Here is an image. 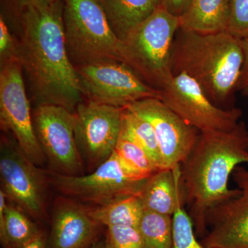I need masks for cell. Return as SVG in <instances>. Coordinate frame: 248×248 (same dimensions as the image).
<instances>
[{
  "label": "cell",
  "mask_w": 248,
  "mask_h": 248,
  "mask_svg": "<svg viewBox=\"0 0 248 248\" xmlns=\"http://www.w3.org/2000/svg\"><path fill=\"white\" fill-rule=\"evenodd\" d=\"M14 25L19 33L17 60L35 107L59 106L74 112L85 98L67 52L62 0L26 8Z\"/></svg>",
  "instance_id": "1"
},
{
  "label": "cell",
  "mask_w": 248,
  "mask_h": 248,
  "mask_svg": "<svg viewBox=\"0 0 248 248\" xmlns=\"http://www.w3.org/2000/svg\"><path fill=\"white\" fill-rule=\"evenodd\" d=\"M245 164H248V133L244 124L230 131L200 132L181 164L183 196L196 234L203 238L210 210L239 194V189L229 188L228 182L235 169Z\"/></svg>",
  "instance_id": "2"
},
{
  "label": "cell",
  "mask_w": 248,
  "mask_h": 248,
  "mask_svg": "<svg viewBox=\"0 0 248 248\" xmlns=\"http://www.w3.org/2000/svg\"><path fill=\"white\" fill-rule=\"evenodd\" d=\"M173 44V75L186 73L217 106L226 104L238 87L244 66L242 42L226 31L200 33L180 29Z\"/></svg>",
  "instance_id": "3"
},
{
  "label": "cell",
  "mask_w": 248,
  "mask_h": 248,
  "mask_svg": "<svg viewBox=\"0 0 248 248\" xmlns=\"http://www.w3.org/2000/svg\"><path fill=\"white\" fill-rule=\"evenodd\" d=\"M179 27V17L160 5L149 17L120 40L121 61L147 84L161 89L173 76L171 55Z\"/></svg>",
  "instance_id": "4"
},
{
  "label": "cell",
  "mask_w": 248,
  "mask_h": 248,
  "mask_svg": "<svg viewBox=\"0 0 248 248\" xmlns=\"http://www.w3.org/2000/svg\"><path fill=\"white\" fill-rule=\"evenodd\" d=\"M62 2L65 42L74 66L121 61L120 40L99 0H62Z\"/></svg>",
  "instance_id": "5"
},
{
  "label": "cell",
  "mask_w": 248,
  "mask_h": 248,
  "mask_svg": "<svg viewBox=\"0 0 248 248\" xmlns=\"http://www.w3.org/2000/svg\"><path fill=\"white\" fill-rule=\"evenodd\" d=\"M49 184L60 195L79 202L104 205L116 200L140 196L147 179L133 175L121 162L115 151L92 172L66 176L50 172Z\"/></svg>",
  "instance_id": "6"
},
{
  "label": "cell",
  "mask_w": 248,
  "mask_h": 248,
  "mask_svg": "<svg viewBox=\"0 0 248 248\" xmlns=\"http://www.w3.org/2000/svg\"><path fill=\"white\" fill-rule=\"evenodd\" d=\"M0 181L8 200L35 219L45 218L48 174L24 154L10 134L1 136L0 142Z\"/></svg>",
  "instance_id": "7"
},
{
  "label": "cell",
  "mask_w": 248,
  "mask_h": 248,
  "mask_svg": "<svg viewBox=\"0 0 248 248\" xmlns=\"http://www.w3.org/2000/svg\"><path fill=\"white\" fill-rule=\"evenodd\" d=\"M76 68L83 95L89 100L119 108L143 99L161 100V91L145 82L123 62H99Z\"/></svg>",
  "instance_id": "8"
},
{
  "label": "cell",
  "mask_w": 248,
  "mask_h": 248,
  "mask_svg": "<svg viewBox=\"0 0 248 248\" xmlns=\"http://www.w3.org/2000/svg\"><path fill=\"white\" fill-rule=\"evenodd\" d=\"M0 124L34 164L42 167L46 162L36 136L24 73L17 60L1 64Z\"/></svg>",
  "instance_id": "9"
},
{
  "label": "cell",
  "mask_w": 248,
  "mask_h": 248,
  "mask_svg": "<svg viewBox=\"0 0 248 248\" xmlns=\"http://www.w3.org/2000/svg\"><path fill=\"white\" fill-rule=\"evenodd\" d=\"M160 91L161 100L200 132L230 131L240 123V109L218 107L186 73L173 75Z\"/></svg>",
  "instance_id": "10"
},
{
  "label": "cell",
  "mask_w": 248,
  "mask_h": 248,
  "mask_svg": "<svg viewBox=\"0 0 248 248\" xmlns=\"http://www.w3.org/2000/svg\"><path fill=\"white\" fill-rule=\"evenodd\" d=\"M37 140L50 172L66 176L84 174V164L75 139V114L55 105L37 106L32 112Z\"/></svg>",
  "instance_id": "11"
},
{
  "label": "cell",
  "mask_w": 248,
  "mask_h": 248,
  "mask_svg": "<svg viewBox=\"0 0 248 248\" xmlns=\"http://www.w3.org/2000/svg\"><path fill=\"white\" fill-rule=\"evenodd\" d=\"M124 108L86 99L75 114V139L90 172L112 155L120 139Z\"/></svg>",
  "instance_id": "12"
},
{
  "label": "cell",
  "mask_w": 248,
  "mask_h": 248,
  "mask_svg": "<svg viewBox=\"0 0 248 248\" xmlns=\"http://www.w3.org/2000/svg\"><path fill=\"white\" fill-rule=\"evenodd\" d=\"M125 108L148 121L154 129L161 169L172 170L181 166L195 146L200 132L160 99H143Z\"/></svg>",
  "instance_id": "13"
},
{
  "label": "cell",
  "mask_w": 248,
  "mask_h": 248,
  "mask_svg": "<svg viewBox=\"0 0 248 248\" xmlns=\"http://www.w3.org/2000/svg\"><path fill=\"white\" fill-rule=\"evenodd\" d=\"M232 177L239 194L208 214V232L201 241L205 248H248V169L237 166Z\"/></svg>",
  "instance_id": "14"
},
{
  "label": "cell",
  "mask_w": 248,
  "mask_h": 248,
  "mask_svg": "<svg viewBox=\"0 0 248 248\" xmlns=\"http://www.w3.org/2000/svg\"><path fill=\"white\" fill-rule=\"evenodd\" d=\"M89 207L60 195L54 203L48 248H91L102 229Z\"/></svg>",
  "instance_id": "15"
},
{
  "label": "cell",
  "mask_w": 248,
  "mask_h": 248,
  "mask_svg": "<svg viewBox=\"0 0 248 248\" xmlns=\"http://www.w3.org/2000/svg\"><path fill=\"white\" fill-rule=\"evenodd\" d=\"M140 197L144 210L172 217L179 201L184 199L181 166L155 173L147 179Z\"/></svg>",
  "instance_id": "16"
},
{
  "label": "cell",
  "mask_w": 248,
  "mask_h": 248,
  "mask_svg": "<svg viewBox=\"0 0 248 248\" xmlns=\"http://www.w3.org/2000/svg\"><path fill=\"white\" fill-rule=\"evenodd\" d=\"M229 0H191L188 8L179 17L180 29L200 33L226 31Z\"/></svg>",
  "instance_id": "17"
},
{
  "label": "cell",
  "mask_w": 248,
  "mask_h": 248,
  "mask_svg": "<svg viewBox=\"0 0 248 248\" xmlns=\"http://www.w3.org/2000/svg\"><path fill=\"white\" fill-rule=\"evenodd\" d=\"M112 30L120 40L149 17L161 0H99Z\"/></svg>",
  "instance_id": "18"
},
{
  "label": "cell",
  "mask_w": 248,
  "mask_h": 248,
  "mask_svg": "<svg viewBox=\"0 0 248 248\" xmlns=\"http://www.w3.org/2000/svg\"><path fill=\"white\" fill-rule=\"evenodd\" d=\"M7 200L0 190V241L4 248H22L42 231L27 213Z\"/></svg>",
  "instance_id": "19"
},
{
  "label": "cell",
  "mask_w": 248,
  "mask_h": 248,
  "mask_svg": "<svg viewBox=\"0 0 248 248\" xmlns=\"http://www.w3.org/2000/svg\"><path fill=\"white\" fill-rule=\"evenodd\" d=\"M89 210L101 226L139 228L144 208L140 196L133 195L106 205L89 207Z\"/></svg>",
  "instance_id": "20"
},
{
  "label": "cell",
  "mask_w": 248,
  "mask_h": 248,
  "mask_svg": "<svg viewBox=\"0 0 248 248\" xmlns=\"http://www.w3.org/2000/svg\"><path fill=\"white\" fill-rule=\"evenodd\" d=\"M121 135L131 140L147 152L161 169V155L157 140L151 124L127 108H124Z\"/></svg>",
  "instance_id": "21"
},
{
  "label": "cell",
  "mask_w": 248,
  "mask_h": 248,
  "mask_svg": "<svg viewBox=\"0 0 248 248\" xmlns=\"http://www.w3.org/2000/svg\"><path fill=\"white\" fill-rule=\"evenodd\" d=\"M138 228L143 248H173L172 217L144 210Z\"/></svg>",
  "instance_id": "22"
},
{
  "label": "cell",
  "mask_w": 248,
  "mask_h": 248,
  "mask_svg": "<svg viewBox=\"0 0 248 248\" xmlns=\"http://www.w3.org/2000/svg\"><path fill=\"white\" fill-rule=\"evenodd\" d=\"M115 153L124 166L141 180L148 179L161 170L144 149L124 135H120Z\"/></svg>",
  "instance_id": "23"
},
{
  "label": "cell",
  "mask_w": 248,
  "mask_h": 248,
  "mask_svg": "<svg viewBox=\"0 0 248 248\" xmlns=\"http://www.w3.org/2000/svg\"><path fill=\"white\" fill-rule=\"evenodd\" d=\"M184 199L172 216L173 248H207L196 237L193 222L183 207Z\"/></svg>",
  "instance_id": "24"
},
{
  "label": "cell",
  "mask_w": 248,
  "mask_h": 248,
  "mask_svg": "<svg viewBox=\"0 0 248 248\" xmlns=\"http://www.w3.org/2000/svg\"><path fill=\"white\" fill-rule=\"evenodd\" d=\"M105 239L107 248H143L140 231L135 227H108Z\"/></svg>",
  "instance_id": "25"
},
{
  "label": "cell",
  "mask_w": 248,
  "mask_h": 248,
  "mask_svg": "<svg viewBox=\"0 0 248 248\" xmlns=\"http://www.w3.org/2000/svg\"><path fill=\"white\" fill-rule=\"evenodd\" d=\"M227 32L243 40L248 35V0H229Z\"/></svg>",
  "instance_id": "26"
},
{
  "label": "cell",
  "mask_w": 248,
  "mask_h": 248,
  "mask_svg": "<svg viewBox=\"0 0 248 248\" xmlns=\"http://www.w3.org/2000/svg\"><path fill=\"white\" fill-rule=\"evenodd\" d=\"M18 40L10 31L4 16H0V62L1 64L17 60Z\"/></svg>",
  "instance_id": "27"
},
{
  "label": "cell",
  "mask_w": 248,
  "mask_h": 248,
  "mask_svg": "<svg viewBox=\"0 0 248 248\" xmlns=\"http://www.w3.org/2000/svg\"><path fill=\"white\" fill-rule=\"evenodd\" d=\"M57 0H1V15L13 24L16 23L23 10L31 6H46Z\"/></svg>",
  "instance_id": "28"
},
{
  "label": "cell",
  "mask_w": 248,
  "mask_h": 248,
  "mask_svg": "<svg viewBox=\"0 0 248 248\" xmlns=\"http://www.w3.org/2000/svg\"><path fill=\"white\" fill-rule=\"evenodd\" d=\"M191 0H161L163 6L176 17H180L186 12Z\"/></svg>",
  "instance_id": "29"
},
{
  "label": "cell",
  "mask_w": 248,
  "mask_h": 248,
  "mask_svg": "<svg viewBox=\"0 0 248 248\" xmlns=\"http://www.w3.org/2000/svg\"><path fill=\"white\" fill-rule=\"evenodd\" d=\"M244 50V62L238 87H248V35L241 40Z\"/></svg>",
  "instance_id": "30"
},
{
  "label": "cell",
  "mask_w": 248,
  "mask_h": 248,
  "mask_svg": "<svg viewBox=\"0 0 248 248\" xmlns=\"http://www.w3.org/2000/svg\"><path fill=\"white\" fill-rule=\"evenodd\" d=\"M22 248H47L45 233L41 231L35 238L24 245Z\"/></svg>",
  "instance_id": "31"
},
{
  "label": "cell",
  "mask_w": 248,
  "mask_h": 248,
  "mask_svg": "<svg viewBox=\"0 0 248 248\" xmlns=\"http://www.w3.org/2000/svg\"><path fill=\"white\" fill-rule=\"evenodd\" d=\"M91 248H107V241H106L105 238L94 243Z\"/></svg>",
  "instance_id": "32"
}]
</instances>
